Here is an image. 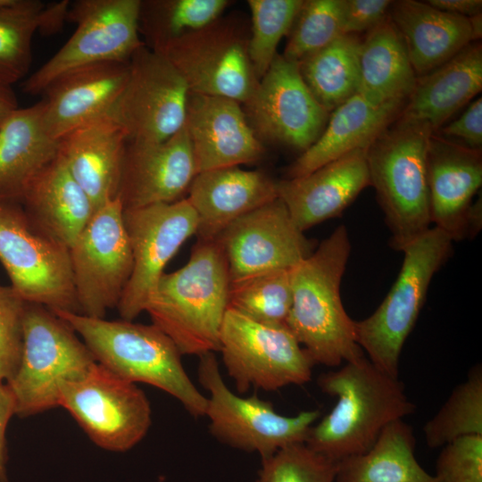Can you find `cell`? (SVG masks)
Returning <instances> with one entry per match:
<instances>
[{"label":"cell","instance_id":"f6af8a7d","mask_svg":"<svg viewBox=\"0 0 482 482\" xmlns=\"http://www.w3.org/2000/svg\"><path fill=\"white\" fill-rule=\"evenodd\" d=\"M13 414H15L14 398L7 385L0 382V482H7L5 433Z\"/></svg>","mask_w":482,"mask_h":482},{"label":"cell","instance_id":"7bdbcfd3","mask_svg":"<svg viewBox=\"0 0 482 482\" xmlns=\"http://www.w3.org/2000/svg\"><path fill=\"white\" fill-rule=\"evenodd\" d=\"M392 2L390 0H344V35H357L375 28L388 17Z\"/></svg>","mask_w":482,"mask_h":482},{"label":"cell","instance_id":"52a82bcc","mask_svg":"<svg viewBox=\"0 0 482 482\" xmlns=\"http://www.w3.org/2000/svg\"><path fill=\"white\" fill-rule=\"evenodd\" d=\"M96 362L64 320L42 305L28 303L21 360L6 382L15 414L28 417L59 406L62 386L83 377Z\"/></svg>","mask_w":482,"mask_h":482},{"label":"cell","instance_id":"bcb514c9","mask_svg":"<svg viewBox=\"0 0 482 482\" xmlns=\"http://www.w3.org/2000/svg\"><path fill=\"white\" fill-rule=\"evenodd\" d=\"M71 2L62 0L46 4L40 12L37 32L44 36H52L62 31L67 21Z\"/></svg>","mask_w":482,"mask_h":482},{"label":"cell","instance_id":"2e32d148","mask_svg":"<svg viewBox=\"0 0 482 482\" xmlns=\"http://www.w3.org/2000/svg\"><path fill=\"white\" fill-rule=\"evenodd\" d=\"M123 220L133 268L117 310L122 320H133L145 312L166 264L187 239L195 235L197 220L187 197L124 209Z\"/></svg>","mask_w":482,"mask_h":482},{"label":"cell","instance_id":"5b68a950","mask_svg":"<svg viewBox=\"0 0 482 482\" xmlns=\"http://www.w3.org/2000/svg\"><path fill=\"white\" fill-rule=\"evenodd\" d=\"M432 134L425 125L395 120L366 150L370 184L397 251L431 228L426 159Z\"/></svg>","mask_w":482,"mask_h":482},{"label":"cell","instance_id":"277c9868","mask_svg":"<svg viewBox=\"0 0 482 482\" xmlns=\"http://www.w3.org/2000/svg\"><path fill=\"white\" fill-rule=\"evenodd\" d=\"M53 312L76 332L97 363L128 381L166 392L194 417L205 415L207 397L187 374L176 345L157 327L79 312Z\"/></svg>","mask_w":482,"mask_h":482},{"label":"cell","instance_id":"7402d4cb","mask_svg":"<svg viewBox=\"0 0 482 482\" xmlns=\"http://www.w3.org/2000/svg\"><path fill=\"white\" fill-rule=\"evenodd\" d=\"M367 147L353 150L307 175L277 182L278 196L300 230L340 216L370 186Z\"/></svg>","mask_w":482,"mask_h":482},{"label":"cell","instance_id":"ba28073f","mask_svg":"<svg viewBox=\"0 0 482 482\" xmlns=\"http://www.w3.org/2000/svg\"><path fill=\"white\" fill-rule=\"evenodd\" d=\"M197 376L209 393L204 416L209 419L211 435L232 448L257 453L261 459L290 445L304 443L320 416L319 410L284 416L256 394L249 397L236 395L225 384L213 353L199 356Z\"/></svg>","mask_w":482,"mask_h":482},{"label":"cell","instance_id":"8d00e7d4","mask_svg":"<svg viewBox=\"0 0 482 482\" xmlns=\"http://www.w3.org/2000/svg\"><path fill=\"white\" fill-rule=\"evenodd\" d=\"M45 4L26 0L21 6L0 9V84L11 87L27 77L32 62V40Z\"/></svg>","mask_w":482,"mask_h":482},{"label":"cell","instance_id":"4fadbf2b","mask_svg":"<svg viewBox=\"0 0 482 482\" xmlns=\"http://www.w3.org/2000/svg\"><path fill=\"white\" fill-rule=\"evenodd\" d=\"M58 404L95 445L107 451L133 448L152 423L151 405L144 391L97 362L83 377L62 386Z\"/></svg>","mask_w":482,"mask_h":482},{"label":"cell","instance_id":"f546056e","mask_svg":"<svg viewBox=\"0 0 482 482\" xmlns=\"http://www.w3.org/2000/svg\"><path fill=\"white\" fill-rule=\"evenodd\" d=\"M43 122V102L15 110L0 127V201H21L30 180L58 154Z\"/></svg>","mask_w":482,"mask_h":482},{"label":"cell","instance_id":"484cf974","mask_svg":"<svg viewBox=\"0 0 482 482\" xmlns=\"http://www.w3.org/2000/svg\"><path fill=\"white\" fill-rule=\"evenodd\" d=\"M482 88V45L472 42L449 61L418 77L397 120L436 132Z\"/></svg>","mask_w":482,"mask_h":482},{"label":"cell","instance_id":"9c48e42d","mask_svg":"<svg viewBox=\"0 0 482 482\" xmlns=\"http://www.w3.org/2000/svg\"><path fill=\"white\" fill-rule=\"evenodd\" d=\"M0 262L28 303L79 312L69 249L42 231L16 202L0 201Z\"/></svg>","mask_w":482,"mask_h":482},{"label":"cell","instance_id":"7a4b0ae2","mask_svg":"<svg viewBox=\"0 0 482 482\" xmlns=\"http://www.w3.org/2000/svg\"><path fill=\"white\" fill-rule=\"evenodd\" d=\"M350 253L347 229L341 224L291 270L287 327L314 364L337 367L364 355L340 295Z\"/></svg>","mask_w":482,"mask_h":482},{"label":"cell","instance_id":"ac0fdd59","mask_svg":"<svg viewBox=\"0 0 482 482\" xmlns=\"http://www.w3.org/2000/svg\"><path fill=\"white\" fill-rule=\"evenodd\" d=\"M231 282L282 270H292L313 252L310 241L277 198L242 216L216 239Z\"/></svg>","mask_w":482,"mask_h":482},{"label":"cell","instance_id":"7c38bea8","mask_svg":"<svg viewBox=\"0 0 482 482\" xmlns=\"http://www.w3.org/2000/svg\"><path fill=\"white\" fill-rule=\"evenodd\" d=\"M249 34L241 21L219 18L154 52L171 63L189 93L228 97L244 104L259 82L248 54Z\"/></svg>","mask_w":482,"mask_h":482},{"label":"cell","instance_id":"6da1fadb","mask_svg":"<svg viewBox=\"0 0 482 482\" xmlns=\"http://www.w3.org/2000/svg\"><path fill=\"white\" fill-rule=\"evenodd\" d=\"M317 385L337 403L312 426L304 444L337 461L366 452L386 425L416 409L399 378L383 372L364 355L320 374Z\"/></svg>","mask_w":482,"mask_h":482},{"label":"cell","instance_id":"f1b7e54d","mask_svg":"<svg viewBox=\"0 0 482 482\" xmlns=\"http://www.w3.org/2000/svg\"><path fill=\"white\" fill-rule=\"evenodd\" d=\"M403 105H373L356 93L330 112L319 138L288 169V179L307 175L353 150L367 147L397 119Z\"/></svg>","mask_w":482,"mask_h":482},{"label":"cell","instance_id":"4dcf8cb0","mask_svg":"<svg viewBox=\"0 0 482 482\" xmlns=\"http://www.w3.org/2000/svg\"><path fill=\"white\" fill-rule=\"evenodd\" d=\"M359 66L357 93L373 105L404 104L416 85L418 77L389 16L362 40Z\"/></svg>","mask_w":482,"mask_h":482},{"label":"cell","instance_id":"83f0119b","mask_svg":"<svg viewBox=\"0 0 482 482\" xmlns=\"http://www.w3.org/2000/svg\"><path fill=\"white\" fill-rule=\"evenodd\" d=\"M21 202L30 220L68 249L96 212L58 154L30 180Z\"/></svg>","mask_w":482,"mask_h":482},{"label":"cell","instance_id":"60d3db41","mask_svg":"<svg viewBox=\"0 0 482 482\" xmlns=\"http://www.w3.org/2000/svg\"><path fill=\"white\" fill-rule=\"evenodd\" d=\"M27 304L11 287L0 285V382H7L19 365Z\"/></svg>","mask_w":482,"mask_h":482},{"label":"cell","instance_id":"30bf717a","mask_svg":"<svg viewBox=\"0 0 482 482\" xmlns=\"http://www.w3.org/2000/svg\"><path fill=\"white\" fill-rule=\"evenodd\" d=\"M141 0H77L67 21L76 29L67 42L21 83L29 95L42 94L58 77L107 62H129L142 46L138 14Z\"/></svg>","mask_w":482,"mask_h":482},{"label":"cell","instance_id":"e0dca14e","mask_svg":"<svg viewBox=\"0 0 482 482\" xmlns=\"http://www.w3.org/2000/svg\"><path fill=\"white\" fill-rule=\"evenodd\" d=\"M244 105L257 137L302 153L319 138L330 114L305 85L298 63L278 54Z\"/></svg>","mask_w":482,"mask_h":482},{"label":"cell","instance_id":"74e56055","mask_svg":"<svg viewBox=\"0 0 482 482\" xmlns=\"http://www.w3.org/2000/svg\"><path fill=\"white\" fill-rule=\"evenodd\" d=\"M303 0H248L251 30L248 54L260 80L269 70L281 38L287 35Z\"/></svg>","mask_w":482,"mask_h":482},{"label":"cell","instance_id":"f35d334b","mask_svg":"<svg viewBox=\"0 0 482 482\" xmlns=\"http://www.w3.org/2000/svg\"><path fill=\"white\" fill-rule=\"evenodd\" d=\"M343 9L344 0H303L282 55L298 62L344 35Z\"/></svg>","mask_w":482,"mask_h":482},{"label":"cell","instance_id":"7dc6e473","mask_svg":"<svg viewBox=\"0 0 482 482\" xmlns=\"http://www.w3.org/2000/svg\"><path fill=\"white\" fill-rule=\"evenodd\" d=\"M426 2L441 11L467 18L482 14L481 0H428Z\"/></svg>","mask_w":482,"mask_h":482},{"label":"cell","instance_id":"ffe728a7","mask_svg":"<svg viewBox=\"0 0 482 482\" xmlns=\"http://www.w3.org/2000/svg\"><path fill=\"white\" fill-rule=\"evenodd\" d=\"M197 174L185 125L161 142L128 141L118 196L124 209L173 203Z\"/></svg>","mask_w":482,"mask_h":482},{"label":"cell","instance_id":"8fae6325","mask_svg":"<svg viewBox=\"0 0 482 482\" xmlns=\"http://www.w3.org/2000/svg\"><path fill=\"white\" fill-rule=\"evenodd\" d=\"M222 362L238 393L272 392L312 378L314 362L287 327L254 321L228 308L220 334Z\"/></svg>","mask_w":482,"mask_h":482},{"label":"cell","instance_id":"d6a6232c","mask_svg":"<svg viewBox=\"0 0 482 482\" xmlns=\"http://www.w3.org/2000/svg\"><path fill=\"white\" fill-rule=\"evenodd\" d=\"M361 44L358 35H342L297 62L305 85L329 113L358 91Z\"/></svg>","mask_w":482,"mask_h":482},{"label":"cell","instance_id":"8992f818","mask_svg":"<svg viewBox=\"0 0 482 482\" xmlns=\"http://www.w3.org/2000/svg\"><path fill=\"white\" fill-rule=\"evenodd\" d=\"M453 240L432 227L406 246L390 291L369 317L354 320L356 341L368 359L383 372L399 378L403 346L423 307L435 273L452 253Z\"/></svg>","mask_w":482,"mask_h":482},{"label":"cell","instance_id":"d6986e66","mask_svg":"<svg viewBox=\"0 0 482 482\" xmlns=\"http://www.w3.org/2000/svg\"><path fill=\"white\" fill-rule=\"evenodd\" d=\"M427 181L431 224L453 241L473 237L481 228V150L433 133L427 149Z\"/></svg>","mask_w":482,"mask_h":482},{"label":"cell","instance_id":"1f68e13d","mask_svg":"<svg viewBox=\"0 0 482 482\" xmlns=\"http://www.w3.org/2000/svg\"><path fill=\"white\" fill-rule=\"evenodd\" d=\"M415 445L412 428L394 420L366 452L338 461L334 482H438L417 461Z\"/></svg>","mask_w":482,"mask_h":482},{"label":"cell","instance_id":"5bb4252c","mask_svg":"<svg viewBox=\"0 0 482 482\" xmlns=\"http://www.w3.org/2000/svg\"><path fill=\"white\" fill-rule=\"evenodd\" d=\"M119 196L99 207L69 247L79 313L104 318L117 308L133 268Z\"/></svg>","mask_w":482,"mask_h":482},{"label":"cell","instance_id":"603a6c76","mask_svg":"<svg viewBox=\"0 0 482 482\" xmlns=\"http://www.w3.org/2000/svg\"><path fill=\"white\" fill-rule=\"evenodd\" d=\"M129 62H107L69 71L43 91V122L56 141L109 112L120 95Z\"/></svg>","mask_w":482,"mask_h":482},{"label":"cell","instance_id":"9a60e30c","mask_svg":"<svg viewBox=\"0 0 482 482\" xmlns=\"http://www.w3.org/2000/svg\"><path fill=\"white\" fill-rule=\"evenodd\" d=\"M188 95L171 63L144 45L130 58L125 86L107 115L128 141L161 142L183 128Z\"/></svg>","mask_w":482,"mask_h":482},{"label":"cell","instance_id":"ab89813d","mask_svg":"<svg viewBox=\"0 0 482 482\" xmlns=\"http://www.w3.org/2000/svg\"><path fill=\"white\" fill-rule=\"evenodd\" d=\"M337 464L304 443L294 444L262 459L255 482H334Z\"/></svg>","mask_w":482,"mask_h":482},{"label":"cell","instance_id":"c3c4849f","mask_svg":"<svg viewBox=\"0 0 482 482\" xmlns=\"http://www.w3.org/2000/svg\"><path fill=\"white\" fill-rule=\"evenodd\" d=\"M18 108L16 96L11 87L0 84V127Z\"/></svg>","mask_w":482,"mask_h":482},{"label":"cell","instance_id":"44dd1931","mask_svg":"<svg viewBox=\"0 0 482 482\" xmlns=\"http://www.w3.org/2000/svg\"><path fill=\"white\" fill-rule=\"evenodd\" d=\"M184 125L197 173L254 162L263 154L262 143L236 100L189 93Z\"/></svg>","mask_w":482,"mask_h":482},{"label":"cell","instance_id":"b9f144b4","mask_svg":"<svg viewBox=\"0 0 482 482\" xmlns=\"http://www.w3.org/2000/svg\"><path fill=\"white\" fill-rule=\"evenodd\" d=\"M435 477L438 482H482V436H462L442 446Z\"/></svg>","mask_w":482,"mask_h":482},{"label":"cell","instance_id":"e575fe53","mask_svg":"<svg viewBox=\"0 0 482 482\" xmlns=\"http://www.w3.org/2000/svg\"><path fill=\"white\" fill-rule=\"evenodd\" d=\"M292 301L291 270L264 272L229 285V308L262 324L287 327Z\"/></svg>","mask_w":482,"mask_h":482},{"label":"cell","instance_id":"ee69618b","mask_svg":"<svg viewBox=\"0 0 482 482\" xmlns=\"http://www.w3.org/2000/svg\"><path fill=\"white\" fill-rule=\"evenodd\" d=\"M435 134L446 138L460 139L461 145L471 149L482 148V97L470 102L462 113Z\"/></svg>","mask_w":482,"mask_h":482},{"label":"cell","instance_id":"836d02e7","mask_svg":"<svg viewBox=\"0 0 482 482\" xmlns=\"http://www.w3.org/2000/svg\"><path fill=\"white\" fill-rule=\"evenodd\" d=\"M227 0L140 1L139 34L145 46L156 51L165 44L201 29L220 18Z\"/></svg>","mask_w":482,"mask_h":482},{"label":"cell","instance_id":"d4e9b609","mask_svg":"<svg viewBox=\"0 0 482 482\" xmlns=\"http://www.w3.org/2000/svg\"><path fill=\"white\" fill-rule=\"evenodd\" d=\"M127 143L124 130L107 114L59 140L58 154L96 211L118 196Z\"/></svg>","mask_w":482,"mask_h":482},{"label":"cell","instance_id":"d590c367","mask_svg":"<svg viewBox=\"0 0 482 482\" xmlns=\"http://www.w3.org/2000/svg\"><path fill=\"white\" fill-rule=\"evenodd\" d=\"M423 431L430 448L442 447L466 436H482L481 364H476L466 380L454 387Z\"/></svg>","mask_w":482,"mask_h":482},{"label":"cell","instance_id":"3957f363","mask_svg":"<svg viewBox=\"0 0 482 482\" xmlns=\"http://www.w3.org/2000/svg\"><path fill=\"white\" fill-rule=\"evenodd\" d=\"M229 285L227 262L219 243L198 240L184 266L162 274L145 312L182 355L199 357L214 353L220 348Z\"/></svg>","mask_w":482,"mask_h":482},{"label":"cell","instance_id":"681fc988","mask_svg":"<svg viewBox=\"0 0 482 482\" xmlns=\"http://www.w3.org/2000/svg\"><path fill=\"white\" fill-rule=\"evenodd\" d=\"M26 0H0V9H11L22 5Z\"/></svg>","mask_w":482,"mask_h":482},{"label":"cell","instance_id":"4316f807","mask_svg":"<svg viewBox=\"0 0 482 482\" xmlns=\"http://www.w3.org/2000/svg\"><path fill=\"white\" fill-rule=\"evenodd\" d=\"M388 16L417 77L429 73L475 42L470 18L441 11L427 2L393 1Z\"/></svg>","mask_w":482,"mask_h":482},{"label":"cell","instance_id":"cb8c5ba5","mask_svg":"<svg viewBox=\"0 0 482 482\" xmlns=\"http://www.w3.org/2000/svg\"><path fill=\"white\" fill-rule=\"evenodd\" d=\"M277 182L262 171L238 166L199 172L189 188L199 241H214L234 221L277 199Z\"/></svg>","mask_w":482,"mask_h":482}]
</instances>
